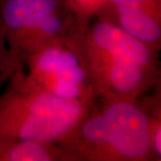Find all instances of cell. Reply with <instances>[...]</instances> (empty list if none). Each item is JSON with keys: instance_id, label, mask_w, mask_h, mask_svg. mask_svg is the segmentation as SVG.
Returning <instances> with one entry per match:
<instances>
[{"instance_id": "obj_1", "label": "cell", "mask_w": 161, "mask_h": 161, "mask_svg": "<svg viewBox=\"0 0 161 161\" xmlns=\"http://www.w3.org/2000/svg\"><path fill=\"white\" fill-rule=\"evenodd\" d=\"M57 144L70 161L158 160L150 140L149 115L137 100L94 103Z\"/></svg>"}, {"instance_id": "obj_2", "label": "cell", "mask_w": 161, "mask_h": 161, "mask_svg": "<svg viewBox=\"0 0 161 161\" xmlns=\"http://www.w3.org/2000/svg\"><path fill=\"white\" fill-rule=\"evenodd\" d=\"M10 78V86L0 97V137L57 143L92 108L32 85L22 67Z\"/></svg>"}, {"instance_id": "obj_3", "label": "cell", "mask_w": 161, "mask_h": 161, "mask_svg": "<svg viewBox=\"0 0 161 161\" xmlns=\"http://www.w3.org/2000/svg\"><path fill=\"white\" fill-rule=\"evenodd\" d=\"M0 28L13 73L47 44L82 33L66 0H0Z\"/></svg>"}, {"instance_id": "obj_4", "label": "cell", "mask_w": 161, "mask_h": 161, "mask_svg": "<svg viewBox=\"0 0 161 161\" xmlns=\"http://www.w3.org/2000/svg\"><path fill=\"white\" fill-rule=\"evenodd\" d=\"M81 35L48 43L30 55L25 78L34 86L66 99L92 107L96 96L82 48Z\"/></svg>"}, {"instance_id": "obj_5", "label": "cell", "mask_w": 161, "mask_h": 161, "mask_svg": "<svg viewBox=\"0 0 161 161\" xmlns=\"http://www.w3.org/2000/svg\"><path fill=\"white\" fill-rule=\"evenodd\" d=\"M97 100L138 98L158 82V70L109 58H85Z\"/></svg>"}, {"instance_id": "obj_6", "label": "cell", "mask_w": 161, "mask_h": 161, "mask_svg": "<svg viewBox=\"0 0 161 161\" xmlns=\"http://www.w3.org/2000/svg\"><path fill=\"white\" fill-rule=\"evenodd\" d=\"M81 42L85 58H116L158 70L157 51L109 21L89 23Z\"/></svg>"}, {"instance_id": "obj_7", "label": "cell", "mask_w": 161, "mask_h": 161, "mask_svg": "<svg viewBox=\"0 0 161 161\" xmlns=\"http://www.w3.org/2000/svg\"><path fill=\"white\" fill-rule=\"evenodd\" d=\"M96 16L118 25L153 50L161 46V14L135 2L122 0L105 3Z\"/></svg>"}, {"instance_id": "obj_8", "label": "cell", "mask_w": 161, "mask_h": 161, "mask_svg": "<svg viewBox=\"0 0 161 161\" xmlns=\"http://www.w3.org/2000/svg\"><path fill=\"white\" fill-rule=\"evenodd\" d=\"M0 161H70L55 142L0 137Z\"/></svg>"}, {"instance_id": "obj_9", "label": "cell", "mask_w": 161, "mask_h": 161, "mask_svg": "<svg viewBox=\"0 0 161 161\" xmlns=\"http://www.w3.org/2000/svg\"><path fill=\"white\" fill-rule=\"evenodd\" d=\"M66 2L83 32L93 16L104 6L106 0H66Z\"/></svg>"}, {"instance_id": "obj_10", "label": "cell", "mask_w": 161, "mask_h": 161, "mask_svg": "<svg viewBox=\"0 0 161 161\" xmlns=\"http://www.w3.org/2000/svg\"><path fill=\"white\" fill-rule=\"evenodd\" d=\"M12 75L13 71L9 62V54L6 38L0 28V82L4 79L10 78Z\"/></svg>"}]
</instances>
